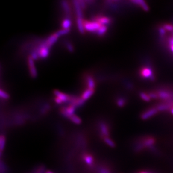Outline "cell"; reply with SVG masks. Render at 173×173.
Listing matches in <instances>:
<instances>
[{"label": "cell", "mask_w": 173, "mask_h": 173, "mask_svg": "<svg viewBox=\"0 0 173 173\" xmlns=\"http://www.w3.org/2000/svg\"><path fill=\"white\" fill-rule=\"evenodd\" d=\"M81 159L89 169H93L94 168L95 157L92 154L87 152L82 153L81 156Z\"/></svg>", "instance_id": "1"}, {"label": "cell", "mask_w": 173, "mask_h": 173, "mask_svg": "<svg viewBox=\"0 0 173 173\" xmlns=\"http://www.w3.org/2000/svg\"><path fill=\"white\" fill-rule=\"evenodd\" d=\"M84 26L85 31L90 32L96 33L99 29L100 26H101L99 22L95 20L88 21V20H83Z\"/></svg>", "instance_id": "2"}, {"label": "cell", "mask_w": 173, "mask_h": 173, "mask_svg": "<svg viewBox=\"0 0 173 173\" xmlns=\"http://www.w3.org/2000/svg\"><path fill=\"white\" fill-rule=\"evenodd\" d=\"M132 149L133 152L136 154H139L146 151L140 137L133 139L132 143Z\"/></svg>", "instance_id": "3"}, {"label": "cell", "mask_w": 173, "mask_h": 173, "mask_svg": "<svg viewBox=\"0 0 173 173\" xmlns=\"http://www.w3.org/2000/svg\"><path fill=\"white\" fill-rule=\"evenodd\" d=\"M99 137L101 139L105 137H109L110 134V130L108 125L104 123L101 122L99 123Z\"/></svg>", "instance_id": "4"}, {"label": "cell", "mask_w": 173, "mask_h": 173, "mask_svg": "<svg viewBox=\"0 0 173 173\" xmlns=\"http://www.w3.org/2000/svg\"><path fill=\"white\" fill-rule=\"evenodd\" d=\"M158 112H159V111L156 108V107H152L151 108L148 109L146 110L143 112L141 114L140 118L143 121L147 120V119H150V118L155 116Z\"/></svg>", "instance_id": "5"}, {"label": "cell", "mask_w": 173, "mask_h": 173, "mask_svg": "<svg viewBox=\"0 0 173 173\" xmlns=\"http://www.w3.org/2000/svg\"><path fill=\"white\" fill-rule=\"evenodd\" d=\"M140 75L144 78H149L151 81L155 80V76L153 74V71L151 68L148 67H143L140 70Z\"/></svg>", "instance_id": "6"}, {"label": "cell", "mask_w": 173, "mask_h": 173, "mask_svg": "<svg viewBox=\"0 0 173 173\" xmlns=\"http://www.w3.org/2000/svg\"><path fill=\"white\" fill-rule=\"evenodd\" d=\"M38 56L41 58H46L49 54V48L44 43L40 45L38 49L36 51Z\"/></svg>", "instance_id": "7"}, {"label": "cell", "mask_w": 173, "mask_h": 173, "mask_svg": "<svg viewBox=\"0 0 173 173\" xmlns=\"http://www.w3.org/2000/svg\"><path fill=\"white\" fill-rule=\"evenodd\" d=\"M156 92L158 95L159 99L161 100L162 101L172 99V95L168 90H157Z\"/></svg>", "instance_id": "8"}, {"label": "cell", "mask_w": 173, "mask_h": 173, "mask_svg": "<svg viewBox=\"0 0 173 173\" xmlns=\"http://www.w3.org/2000/svg\"><path fill=\"white\" fill-rule=\"evenodd\" d=\"M54 94L56 96V98L61 100L62 103H69L71 99V96L63 93L61 91L55 90L53 91Z\"/></svg>", "instance_id": "9"}, {"label": "cell", "mask_w": 173, "mask_h": 173, "mask_svg": "<svg viewBox=\"0 0 173 173\" xmlns=\"http://www.w3.org/2000/svg\"><path fill=\"white\" fill-rule=\"evenodd\" d=\"M28 65H29V71H30V74L31 76L33 78H35L37 76V69L35 67L33 59L32 57L29 56L28 57Z\"/></svg>", "instance_id": "10"}, {"label": "cell", "mask_w": 173, "mask_h": 173, "mask_svg": "<svg viewBox=\"0 0 173 173\" xmlns=\"http://www.w3.org/2000/svg\"><path fill=\"white\" fill-rule=\"evenodd\" d=\"M59 36L57 35L56 33H55L51 35L50 37H49L44 43L45 45H47L48 47L50 48V47H51L52 45L56 42Z\"/></svg>", "instance_id": "11"}, {"label": "cell", "mask_w": 173, "mask_h": 173, "mask_svg": "<svg viewBox=\"0 0 173 173\" xmlns=\"http://www.w3.org/2000/svg\"><path fill=\"white\" fill-rule=\"evenodd\" d=\"M94 20L99 22L101 25H106L109 24L112 22V19L110 17L103 16H98L95 18Z\"/></svg>", "instance_id": "12"}, {"label": "cell", "mask_w": 173, "mask_h": 173, "mask_svg": "<svg viewBox=\"0 0 173 173\" xmlns=\"http://www.w3.org/2000/svg\"><path fill=\"white\" fill-rule=\"evenodd\" d=\"M156 108L159 112H165L170 110L172 108L165 101H161L159 104L156 105Z\"/></svg>", "instance_id": "13"}, {"label": "cell", "mask_w": 173, "mask_h": 173, "mask_svg": "<svg viewBox=\"0 0 173 173\" xmlns=\"http://www.w3.org/2000/svg\"><path fill=\"white\" fill-rule=\"evenodd\" d=\"M74 7L76 12L78 18H81L82 19L83 13H82V7L80 5L79 1H74Z\"/></svg>", "instance_id": "14"}, {"label": "cell", "mask_w": 173, "mask_h": 173, "mask_svg": "<svg viewBox=\"0 0 173 173\" xmlns=\"http://www.w3.org/2000/svg\"><path fill=\"white\" fill-rule=\"evenodd\" d=\"M131 2H133L134 4L139 5V6L141 7L145 11L147 12L149 11L150 8L145 1L142 0H134V1H132Z\"/></svg>", "instance_id": "15"}, {"label": "cell", "mask_w": 173, "mask_h": 173, "mask_svg": "<svg viewBox=\"0 0 173 173\" xmlns=\"http://www.w3.org/2000/svg\"><path fill=\"white\" fill-rule=\"evenodd\" d=\"M94 89H87L85 91H84L82 93V95H81V98L84 100H86L89 99L92 95H93V94L94 93Z\"/></svg>", "instance_id": "16"}, {"label": "cell", "mask_w": 173, "mask_h": 173, "mask_svg": "<svg viewBox=\"0 0 173 173\" xmlns=\"http://www.w3.org/2000/svg\"><path fill=\"white\" fill-rule=\"evenodd\" d=\"M102 140L109 147H111V148H115L116 147V143L110 137H105Z\"/></svg>", "instance_id": "17"}, {"label": "cell", "mask_w": 173, "mask_h": 173, "mask_svg": "<svg viewBox=\"0 0 173 173\" xmlns=\"http://www.w3.org/2000/svg\"><path fill=\"white\" fill-rule=\"evenodd\" d=\"M83 20H82V19H81V18H77V20H76L78 31L81 34L84 33L85 31V29H84V26Z\"/></svg>", "instance_id": "18"}, {"label": "cell", "mask_w": 173, "mask_h": 173, "mask_svg": "<svg viewBox=\"0 0 173 173\" xmlns=\"http://www.w3.org/2000/svg\"><path fill=\"white\" fill-rule=\"evenodd\" d=\"M87 84L89 89H94L95 86V83L94 78L91 76H88L86 79Z\"/></svg>", "instance_id": "19"}, {"label": "cell", "mask_w": 173, "mask_h": 173, "mask_svg": "<svg viewBox=\"0 0 173 173\" xmlns=\"http://www.w3.org/2000/svg\"><path fill=\"white\" fill-rule=\"evenodd\" d=\"M147 151L150 152L154 155H156V156H160L161 155V152L159 150V149L156 147V145L153 146L150 148H149Z\"/></svg>", "instance_id": "20"}, {"label": "cell", "mask_w": 173, "mask_h": 173, "mask_svg": "<svg viewBox=\"0 0 173 173\" xmlns=\"http://www.w3.org/2000/svg\"><path fill=\"white\" fill-rule=\"evenodd\" d=\"M69 119L71 121L73 122L74 123L76 124V125H80V124H81V122H82V121H81V118H80L78 116H76V115H75V114L72 115V116L69 118Z\"/></svg>", "instance_id": "21"}, {"label": "cell", "mask_w": 173, "mask_h": 173, "mask_svg": "<svg viewBox=\"0 0 173 173\" xmlns=\"http://www.w3.org/2000/svg\"><path fill=\"white\" fill-rule=\"evenodd\" d=\"M6 143V137L4 135L1 134L0 137V148H1V155L3 153V151L4 150V146Z\"/></svg>", "instance_id": "22"}, {"label": "cell", "mask_w": 173, "mask_h": 173, "mask_svg": "<svg viewBox=\"0 0 173 173\" xmlns=\"http://www.w3.org/2000/svg\"><path fill=\"white\" fill-rule=\"evenodd\" d=\"M71 26V22L69 19H66L63 20L62 22V27L63 29H69L70 26Z\"/></svg>", "instance_id": "23"}, {"label": "cell", "mask_w": 173, "mask_h": 173, "mask_svg": "<svg viewBox=\"0 0 173 173\" xmlns=\"http://www.w3.org/2000/svg\"><path fill=\"white\" fill-rule=\"evenodd\" d=\"M139 97H140L143 101H145L149 102V101L151 100V99L150 98V96L148 94V93H146V92H139Z\"/></svg>", "instance_id": "24"}, {"label": "cell", "mask_w": 173, "mask_h": 173, "mask_svg": "<svg viewBox=\"0 0 173 173\" xmlns=\"http://www.w3.org/2000/svg\"><path fill=\"white\" fill-rule=\"evenodd\" d=\"M107 30H108V26L106 25H101L100 26L99 29L96 32V34L99 36H103L106 33Z\"/></svg>", "instance_id": "25"}, {"label": "cell", "mask_w": 173, "mask_h": 173, "mask_svg": "<svg viewBox=\"0 0 173 173\" xmlns=\"http://www.w3.org/2000/svg\"><path fill=\"white\" fill-rule=\"evenodd\" d=\"M61 4H62V6L63 9L65 10L66 13H70V9H69V5L68 4L67 2L63 1L61 2Z\"/></svg>", "instance_id": "26"}, {"label": "cell", "mask_w": 173, "mask_h": 173, "mask_svg": "<svg viewBox=\"0 0 173 173\" xmlns=\"http://www.w3.org/2000/svg\"><path fill=\"white\" fill-rule=\"evenodd\" d=\"M117 105L119 107H123L126 104V100L123 98H119L117 101Z\"/></svg>", "instance_id": "27"}, {"label": "cell", "mask_w": 173, "mask_h": 173, "mask_svg": "<svg viewBox=\"0 0 173 173\" xmlns=\"http://www.w3.org/2000/svg\"><path fill=\"white\" fill-rule=\"evenodd\" d=\"M163 27L164 28L165 30L166 31H171V32H173V25L172 24H163Z\"/></svg>", "instance_id": "28"}, {"label": "cell", "mask_w": 173, "mask_h": 173, "mask_svg": "<svg viewBox=\"0 0 173 173\" xmlns=\"http://www.w3.org/2000/svg\"><path fill=\"white\" fill-rule=\"evenodd\" d=\"M0 96L1 98L4 99H8L10 98L9 94L6 92L3 91L2 89H1L0 90Z\"/></svg>", "instance_id": "29"}, {"label": "cell", "mask_w": 173, "mask_h": 173, "mask_svg": "<svg viewBox=\"0 0 173 173\" xmlns=\"http://www.w3.org/2000/svg\"><path fill=\"white\" fill-rule=\"evenodd\" d=\"M69 31H70L69 29H62L61 30H60V31H57L56 33L59 37H60L61 35L68 34L69 33Z\"/></svg>", "instance_id": "30"}, {"label": "cell", "mask_w": 173, "mask_h": 173, "mask_svg": "<svg viewBox=\"0 0 173 173\" xmlns=\"http://www.w3.org/2000/svg\"><path fill=\"white\" fill-rule=\"evenodd\" d=\"M148 95L150 96V98L152 99H159L158 95L157 94L156 91H151L148 93Z\"/></svg>", "instance_id": "31"}, {"label": "cell", "mask_w": 173, "mask_h": 173, "mask_svg": "<svg viewBox=\"0 0 173 173\" xmlns=\"http://www.w3.org/2000/svg\"><path fill=\"white\" fill-rule=\"evenodd\" d=\"M166 31L165 30L164 28H163V26L160 27V28H159V33L160 37H163L165 36V35H166Z\"/></svg>", "instance_id": "32"}, {"label": "cell", "mask_w": 173, "mask_h": 173, "mask_svg": "<svg viewBox=\"0 0 173 173\" xmlns=\"http://www.w3.org/2000/svg\"><path fill=\"white\" fill-rule=\"evenodd\" d=\"M67 49L70 52H72L74 51L73 47L70 43L67 44Z\"/></svg>", "instance_id": "33"}, {"label": "cell", "mask_w": 173, "mask_h": 173, "mask_svg": "<svg viewBox=\"0 0 173 173\" xmlns=\"http://www.w3.org/2000/svg\"><path fill=\"white\" fill-rule=\"evenodd\" d=\"M168 43L169 44V45H173V36L170 37L168 39Z\"/></svg>", "instance_id": "34"}, {"label": "cell", "mask_w": 173, "mask_h": 173, "mask_svg": "<svg viewBox=\"0 0 173 173\" xmlns=\"http://www.w3.org/2000/svg\"><path fill=\"white\" fill-rule=\"evenodd\" d=\"M169 47H170V51H171L173 53V45H169Z\"/></svg>", "instance_id": "35"}, {"label": "cell", "mask_w": 173, "mask_h": 173, "mask_svg": "<svg viewBox=\"0 0 173 173\" xmlns=\"http://www.w3.org/2000/svg\"><path fill=\"white\" fill-rule=\"evenodd\" d=\"M170 112L171 113V114L173 115V107H172V108L170 109Z\"/></svg>", "instance_id": "36"}, {"label": "cell", "mask_w": 173, "mask_h": 173, "mask_svg": "<svg viewBox=\"0 0 173 173\" xmlns=\"http://www.w3.org/2000/svg\"><path fill=\"white\" fill-rule=\"evenodd\" d=\"M45 173H54L53 172H52L51 171H50V170H47V171H46L45 172Z\"/></svg>", "instance_id": "37"}]
</instances>
